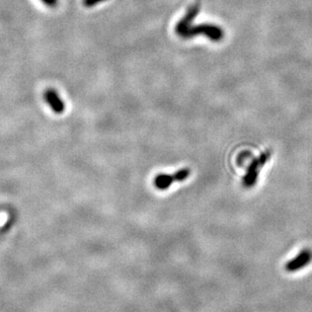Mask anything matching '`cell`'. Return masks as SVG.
I'll use <instances>...</instances> for the list:
<instances>
[{
    "label": "cell",
    "instance_id": "cell-4",
    "mask_svg": "<svg viewBox=\"0 0 312 312\" xmlns=\"http://www.w3.org/2000/svg\"><path fill=\"white\" fill-rule=\"evenodd\" d=\"M200 11V4L196 3L193 6L189 8L187 11L186 16H184L179 22L176 27V32L180 37H182L184 33H186L192 26V21L195 19V17L198 16Z\"/></svg>",
    "mask_w": 312,
    "mask_h": 312
},
{
    "label": "cell",
    "instance_id": "cell-3",
    "mask_svg": "<svg viewBox=\"0 0 312 312\" xmlns=\"http://www.w3.org/2000/svg\"><path fill=\"white\" fill-rule=\"evenodd\" d=\"M311 261H312V250L305 248L300 251V253L296 258L290 260L285 264V270L290 273L297 272L306 267L308 263H311Z\"/></svg>",
    "mask_w": 312,
    "mask_h": 312
},
{
    "label": "cell",
    "instance_id": "cell-1",
    "mask_svg": "<svg viewBox=\"0 0 312 312\" xmlns=\"http://www.w3.org/2000/svg\"><path fill=\"white\" fill-rule=\"evenodd\" d=\"M203 36L210 39L214 42L221 41L224 37V32L221 28H219L216 25H210V24H201L198 26L191 27L186 33H184L181 38L183 39H191L196 36Z\"/></svg>",
    "mask_w": 312,
    "mask_h": 312
},
{
    "label": "cell",
    "instance_id": "cell-2",
    "mask_svg": "<svg viewBox=\"0 0 312 312\" xmlns=\"http://www.w3.org/2000/svg\"><path fill=\"white\" fill-rule=\"evenodd\" d=\"M191 175V170L188 168H182L181 170H178L175 175H158L155 177L153 183L156 189L158 190H167L171 184L175 181H183L187 180Z\"/></svg>",
    "mask_w": 312,
    "mask_h": 312
},
{
    "label": "cell",
    "instance_id": "cell-5",
    "mask_svg": "<svg viewBox=\"0 0 312 312\" xmlns=\"http://www.w3.org/2000/svg\"><path fill=\"white\" fill-rule=\"evenodd\" d=\"M44 98L54 113L62 114L64 112L65 110L64 102L54 88H48L46 90L44 94Z\"/></svg>",
    "mask_w": 312,
    "mask_h": 312
},
{
    "label": "cell",
    "instance_id": "cell-6",
    "mask_svg": "<svg viewBox=\"0 0 312 312\" xmlns=\"http://www.w3.org/2000/svg\"><path fill=\"white\" fill-rule=\"evenodd\" d=\"M265 158H267V156L264 154L262 155V157L259 160L253 161V163L250 164V166L248 167V171L244 179V184L246 188H249L256 183L257 176H258V167L259 165H261V164H263L264 163Z\"/></svg>",
    "mask_w": 312,
    "mask_h": 312
},
{
    "label": "cell",
    "instance_id": "cell-8",
    "mask_svg": "<svg viewBox=\"0 0 312 312\" xmlns=\"http://www.w3.org/2000/svg\"><path fill=\"white\" fill-rule=\"evenodd\" d=\"M41 1L49 7H54L58 3V0H41Z\"/></svg>",
    "mask_w": 312,
    "mask_h": 312
},
{
    "label": "cell",
    "instance_id": "cell-7",
    "mask_svg": "<svg viewBox=\"0 0 312 312\" xmlns=\"http://www.w3.org/2000/svg\"><path fill=\"white\" fill-rule=\"evenodd\" d=\"M102 1H105V0H83V4L86 7H92Z\"/></svg>",
    "mask_w": 312,
    "mask_h": 312
}]
</instances>
